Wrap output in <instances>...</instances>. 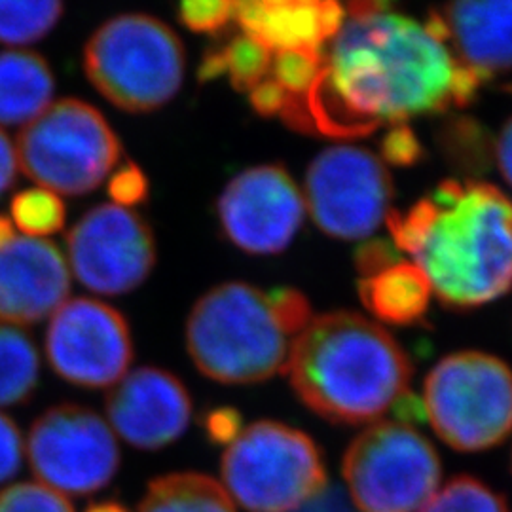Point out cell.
<instances>
[{
	"label": "cell",
	"instance_id": "cell-1",
	"mask_svg": "<svg viewBox=\"0 0 512 512\" xmlns=\"http://www.w3.org/2000/svg\"><path fill=\"white\" fill-rule=\"evenodd\" d=\"M325 48L323 71L306 97L310 133L363 137L414 116L465 107L482 80L465 69L425 21L387 4L348 6Z\"/></svg>",
	"mask_w": 512,
	"mask_h": 512
},
{
	"label": "cell",
	"instance_id": "cell-2",
	"mask_svg": "<svg viewBox=\"0 0 512 512\" xmlns=\"http://www.w3.org/2000/svg\"><path fill=\"white\" fill-rule=\"evenodd\" d=\"M387 226L440 302L488 304L512 287V200L494 184L444 181Z\"/></svg>",
	"mask_w": 512,
	"mask_h": 512
},
{
	"label": "cell",
	"instance_id": "cell-3",
	"mask_svg": "<svg viewBox=\"0 0 512 512\" xmlns=\"http://www.w3.org/2000/svg\"><path fill=\"white\" fill-rule=\"evenodd\" d=\"M298 399L336 425H365L410 395L412 365L401 344L363 315L313 317L298 336L287 370Z\"/></svg>",
	"mask_w": 512,
	"mask_h": 512
},
{
	"label": "cell",
	"instance_id": "cell-4",
	"mask_svg": "<svg viewBox=\"0 0 512 512\" xmlns=\"http://www.w3.org/2000/svg\"><path fill=\"white\" fill-rule=\"evenodd\" d=\"M313 319L310 302L296 289L260 291L228 281L194 304L186 319V349L213 382L258 384L285 372L298 336Z\"/></svg>",
	"mask_w": 512,
	"mask_h": 512
},
{
	"label": "cell",
	"instance_id": "cell-5",
	"mask_svg": "<svg viewBox=\"0 0 512 512\" xmlns=\"http://www.w3.org/2000/svg\"><path fill=\"white\" fill-rule=\"evenodd\" d=\"M84 71L116 109L148 114L181 92L186 52L181 37L150 14H120L99 25L84 46Z\"/></svg>",
	"mask_w": 512,
	"mask_h": 512
},
{
	"label": "cell",
	"instance_id": "cell-6",
	"mask_svg": "<svg viewBox=\"0 0 512 512\" xmlns=\"http://www.w3.org/2000/svg\"><path fill=\"white\" fill-rule=\"evenodd\" d=\"M19 171L57 196H84L120 165L124 148L101 110L65 97L21 128Z\"/></svg>",
	"mask_w": 512,
	"mask_h": 512
},
{
	"label": "cell",
	"instance_id": "cell-7",
	"mask_svg": "<svg viewBox=\"0 0 512 512\" xmlns=\"http://www.w3.org/2000/svg\"><path fill=\"white\" fill-rule=\"evenodd\" d=\"M230 499L247 512H294L327 486V467L315 440L279 421L241 429L222 456Z\"/></svg>",
	"mask_w": 512,
	"mask_h": 512
},
{
	"label": "cell",
	"instance_id": "cell-8",
	"mask_svg": "<svg viewBox=\"0 0 512 512\" xmlns=\"http://www.w3.org/2000/svg\"><path fill=\"white\" fill-rule=\"evenodd\" d=\"M423 412L458 452H482L512 433V370L482 351L444 357L423 385Z\"/></svg>",
	"mask_w": 512,
	"mask_h": 512
},
{
	"label": "cell",
	"instance_id": "cell-9",
	"mask_svg": "<svg viewBox=\"0 0 512 512\" xmlns=\"http://www.w3.org/2000/svg\"><path fill=\"white\" fill-rule=\"evenodd\" d=\"M342 475L361 512H418L439 490L442 465L418 429L378 421L349 444Z\"/></svg>",
	"mask_w": 512,
	"mask_h": 512
},
{
	"label": "cell",
	"instance_id": "cell-10",
	"mask_svg": "<svg viewBox=\"0 0 512 512\" xmlns=\"http://www.w3.org/2000/svg\"><path fill=\"white\" fill-rule=\"evenodd\" d=\"M27 456L40 484L59 494L99 492L120 469V448L109 423L73 403L38 416L27 437Z\"/></svg>",
	"mask_w": 512,
	"mask_h": 512
},
{
	"label": "cell",
	"instance_id": "cell-11",
	"mask_svg": "<svg viewBox=\"0 0 512 512\" xmlns=\"http://www.w3.org/2000/svg\"><path fill=\"white\" fill-rule=\"evenodd\" d=\"M391 198L393 183L387 167L365 148H327L306 173V209L332 238H368L391 213Z\"/></svg>",
	"mask_w": 512,
	"mask_h": 512
},
{
	"label": "cell",
	"instance_id": "cell-12",
	"mask_svg": "<svg viewBox=\"0 0 512 512\" xmlns=\"http://www.w3.org/2000/svg\"><path fill=\"white\" fill-rule=\"evenodd\" d=\"M65 258L71 275L88 291L122 296L147 281L158 249L147 219L133 209L101 203L74 222Z\"/></svg>",
	"mask_w": 512,
	"mask_h": 512
},
{
	"label": "cell",
	"instance_id": "cell-13",
	"mask_svg": "<svg viewBox=\"0 0 512 512\" xmlns=\"http://www.w3.org/2000/svg\"><path fill=\"white\" fill-rule=\"evenodd\" d=\"M44 348L59 378L90 389L118 384L135 357L126 317L86 296L69 298L50 317Z\"/></svg>",
	"mask_w": 512,
	"mask_h": 512
},
{
	"label": "cell",
	"instance_id": "cell-14",
	"mask_svg": "<svg viewBox=\"0 0 512 512\" xmlns=\"http://www.w3.org/2000/svg\"><path fill=\"white\" fill-rule=\"evenodd\" d=\"M217 213L224 236L238 249L249 255H277L302 228L306 202L285 167L256 165L226 184Z\"/></svg>",
	"mask_w": 512,
	"mask_h": 512
},
{
	"label": "cell",
	"instance_id": "cell-15",
	"mask_svg": "<svg viewBox=\"0 0 512 512\" xmlns=\"http://www.w3.org/2000/svg\"><path fill=\"white\" fill-rule=\"evenodd\" d=\"M105 408L110 427L131 446L160 450L188 429L192 397L173 372L141 366L112 385Z\"/></svg>",
	"mask_w": 512,
	"mask_h": 512
},
{
	"label": "cell",
	"instance_id": "cell-16",
	"mask_svg": "<svg viewBox=\"0 0 512 512\" xmlns=\"http://www.w3.org/2000/svg\"><path fill=\"white\" fill-rule=\"evenodd\" d=\"M71 277L50 239L18 236L0 251V323L23 329L50 319L69 300Z\"/></svg>",
	"mask_w": 512,
	"mask_h": 512
},
{
	"label": "cell",
	"instance_id": "cell-17",
	"mask_svg": "<svg viewBox=\"0 0 512 512\" xmlns=\"http://www.w3.org/2000/svg\"><path fill=\"white\" fill-rule=\"evenodd\" d=\"M459 63L482 82L512 69V0L456 2L427 18Z\"/></svg>",
	"mask_w": 512,
	"mask_h": 512
},
{
	"label": "cell",
	"instance_id": "cell-18",
	"mask_svg": "<svg viewBox=\"0 0 512 512\" xmlns=\"http://www.w3.org/2000/svg\"><path fill=\"white\" fill-rule=\"evenodd\" d=\"M346 10L323 0H249L234 2L241 33L256 38L270 52H323L338 33Z\"/></svg>",
	"mask_w": 512,
	"mask_h": 512
},
{
	"label": "cell",
	"instance_id": "cell-19",
	"mask_svg": "<svg viewBox=\"0 0 512 512\" xmlns=\"http://www.w3.org/2000/svg\"><path fill=\"white\" fill-rule=\"evenodd\" d=\"M54 93V71L44 55L0 52V128H25L54 103Z\"/></svg>",
	"mask_w": 512,
	"mask_h": 512
},
{
	"label": "cell",
	"instance_id": "cell-20",
	"mask_svg": "<svg viewBox=\"0 0 512 512\" xmlns=\"http://www.w3.org/2000/svg\"><path fill=\"white\" fill-rule=\"evenodd\" d=\"M359 294L376 319L391 325H412L429 308L433 291L412 260L397 258L372 274L361 275Z\"/></svg>",
	"mask_w": 512,
	"mask_h": 512
},
{
	"label": "cell",
	"instance_id": "cell-21",
	"mask_svg": "<svg viewBox=\"0 0 512 512\" xmlns=\"http://www.w3.org/2000/svg\"><path fill=\"white\" fill-rule=\"evenodd\" d=\"M137 512H236V507L215 478L171 473L148 484Z\"/></svg>",
	"mask_w": 512,
	"mask_h": 512
},
{
	"label": "cell",
	"instance_id": "cell-22",
	"mask_svg": "<svg viewBox=\"0 0 512 512\" xmlns=\"http://www.w3.org/2000/svg\"><path fill=\"white\" fill-rule=\"evenodd\" d=\"M40 378V357L23 329L0 323V408L33 397Z\"/></svg>",
	"mask_w": 512,
	"mask_h": 512
},
{
	"label": "cell",
	"instance_id": "cell-23",
	"mask_svg": "<svg viewBox=\"0 0 512 512\" xmlns=\"http://www.w3.org/2000/svg\"><path fill=\"white\" fill-rule=\"evenodd\" d=\"M63 12L59 0H0V44L25 50L50 35Z\"/></svg>",
	"mask_w": 512,
	"mask_h": 512
},
{
	"label": "cell",
	"instance_id": "cell-24",
	"mask_svg": "<svg viewBox=\"0 0 512 512\" xmlns=\"http://www.w3.org/2000/svg\"><path fill=\"white\" fill-rule=\"evenodd\" d=\"M63 198L42 186L27 188L10 203V220L25 238L48 239L65 228Z\"/></svg>",
	"mask_w": 512,
	"mask_h": 512
},
{
	"label": "cell",
	"instance_id": "cell-25",
	"mask_svg": "<svg viewBox=\"0 0 512 512\" xmlns=\"http://www.w3.org/2000/svg\"><path fill=\"white\" fill-rule=\"evenodd\" d=\"M219 54L222 76H226L238 92L249 93L270 76L274 52L245 33L219 46Z\"/></svg>",
	"mask_w": 512,
	"mask_h": 512
},
{
	"label": "cell",
	"instance_id": "cell-26",
	"mask_svg": "<svg viewBox=\"0 0 512 512\" xmlns=\"http://www.w3.org/2000/svg\"><path fill=\"white\" fill-rule=\"evenodd\" d=\"M420 512H511L507 499L475 476L452 478Z\"/></svg>",
	"mask_w": 512,
	"mask_h": 512
},
{
	"label": "cell",
	"instance_id": "cell-27",
	"mask_svg": "<svg viewBox=\"0 0 512 512\" xmlns=\"http://www.w3.org/2000/svg\"><path fill=\"white\" fill-rule=\"evenodd\" d=\"M0 512H74L71 501L40 482H25L0 492Z\"/></svg>",
	"mask_w": 512,
	"mask_h": 512
},
{
	"label": "cell",
	"instance_id": "cell-28",
	"mask_svg": "<svg viewBox=\"0 0 512 512\" xmlns=\"http://www.w3.org/2000/svg\"><path fill=\"white\" fill-rule=\"evenodd\" d=\"M177 18L192 33L220 35L234 21V2L228 0H184Z\"/></svg>",
	"mask_w": 512,
	"mask_h": 512
},
{
	"label": "cell",
	"instance_id": "cell-29",
	"mask_svg": "<svg viewBox=\"0 0 512 512\" xmlns=\"http://www.w3.org/2000/svg\"><path fill=\"white\" fill-rule=\"evenodd\" d=\"M107 192L112 200L110 203L124 209H133L148 200L150 183H148L147 173L135 162L118 165L110 173Z\"/></svg>",
	"mask_w": 512,
	"mask_h": 512
},
{
	"label": "cell",
	"instance_id": "cell-30",
	"mask_svg": "<svg viewBox=\"0 0 512 512\" xmlns=\"http://www.w3.org/2000/svg\"><path fill=\"white\" fill-rule=\"evenodd\" d=\"M23 459V437L18 423L0 412V484L18 475Z\"/></svg>",
	"mask_w": 512,
	"mask_h": 512
},
{
	"label": "cell",
	"instance_id": "cell-31",
	"mask_svg": "<svg viewBox=\"0 0 512 512\" xmlns=\"http://www.w3.org/2000/svg\"><path fill=\"white\" fill-rule=\"evenodd\" d=\"M384 156L391 164H414L420 156V143L404 124L393 126L384 139Z\"/></svg>",
	"mask_w": 512,
	"mask_h": 512
},
{
	"label": "cell",
	"instance_id": "cell-32",
	"mask_svg": "<svg viewBox=\"0 0 512 512\" xmlns=\"http://www.w3.org/2000/svg\"><path fill=\"white\" fill-rule=\"evenodd\" d=\"M203 429L207 439L217 444H230L241 433V416L234 408H215L205 416Z\"/></svg>",
	"mask_w": 512,
	"mask_h": 512
},
{
	"label": "cell",
	"instance_id": "cell-33",
	"mask_svg": "<svg viewBox=\"0 0 512 512\" xmlns=\"http://www.w3.org/2000/svg\"><path fill=\"white\" fill-rule=\"evenodd\" d=\"M19 164L16 143L0 128V196L6 194L18 179Z\"/></svg>",
	"mask_w": 512,
	"mask_h": 512
},
{
	"label": "cell",
	"instance_id": "cell-34",
	"mask_svg": "<svg viewBox=\"0 0 512 512\" xmlns=\"http://www.w3.org/2000/svg\"><path fill=\"white\" fill-rule=\"evenodd\" d=\"M494 154L499 173L512 186V116L497 135Z\"/></svg>",
	"mask_w": 512,
	"mask_h": 512
},
{
	"label": "cell",
	"instance_id": "cell-35",
	"mask_svg": "<svg viewBox=\"0 0 512 512\" xmlns=\"http://www.w3.org/2000/svg\"><path fill=\"white\" fill-rule=\"evenodd\" d=\"M18 238V230L8 215H0V251Z\"/></svg>",
	"mask_w": 512,
	"mask_h": 512
},
{
	"label": "cell",
	"instance_id": "cell-36",
	"mask_svg": "<svg viewBox=\"0 0 512 512\" xmlns=\"http://www.w3.org/2000/svg\"><path fill=\"white\" fill-rule=\"evenodd\" d=\"M86 512H129L126 505H122L120 501H99V503H92Z\"/></svg>",
	"mask_w": 512,
	"mask_h": 512
}]
</instances>
